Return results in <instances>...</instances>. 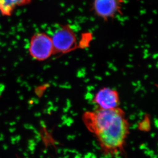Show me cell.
I'll return each mask as SVG.
<instances>
[{"label": "cell", "mask_w": 158, "mask_h": 158, "mask_svg": "<svg viewBox=\"0 0 158 158\" xmlns=\"http://www.w3.org/2000/svg\"><path fill=\"white\" fill-rule=\"evenodd\" d=\"M82 121L96 138L104 154L114 156L123 152L130 132V124L122 108H97L85 111Z\"/></svg>", "instance_id": "1"}, {"label": "cell", "mask_w": 158, "mask_h": 158, "mask_svg": "<svg viewBox=\"0 0 158 158\" xmlns=\"http://www.w3.org/2000/svg\"><path fill=\"white\" fill-rule=\"evenodd\" d=\"M28 52L31 57L38 61H44L55 55L52 37L44 32H37L31 37Z\"/></svg>", "instance_id": "2"}, {"label": "cell", "mask_w": 158, "mask_h": 158, "mask_svg": "<svg viewBox=\"0 0 158 158\" xmlns=\"http://www.w3.org/2000/svg\"><path fill=\"white\" fill-rule=\"evenodd\" d=\"M55 55H64L79 46L76 34L69 25L61 26L52 37Z\"/></svg>", "instance_id": "3"}, {"label": "cell", "mask_w": 158, "mask_h": 158, "mask_svg": "<svg viewBox=\"0 0 158 158\" xmlns=\"http://www.w3.org/2000/svg\"><path fill=\"white\" fill-rule=\"evenodd\" d=\"M93 103L102 110H112L119 107L120 98L119 93L114 88L104 87L94 94Z\"/></svg>", "instance_id": "4"}, {"label": "cell", "mask_w": 158, "mask_h": 158, "mask_svg": "<svg viewBox=\"0 0 158 158\" xmlns=\"http://www.w3.org/2000/svg\"><path fill=\"white\" fill-rule=\"evenodd\" d=\"M123 0H93V10L98 17L108 21L121 13Z\"/></svg>", "instance_id": "5"}, {"label": "cell", "mask_w": 158, "mask_h": 158, "mask_svg": "<svg viewBox=\"0 0 158 158\" xmlns=\"http://www.w3.org/2000/svg\"><path fill=\"white\" fill-rule=\"evenodd\" d=\"M31 0H0V11L4 16H10L16 8L28 4Z\"/></svg>", "instance_id": "6"}]
</instances>
